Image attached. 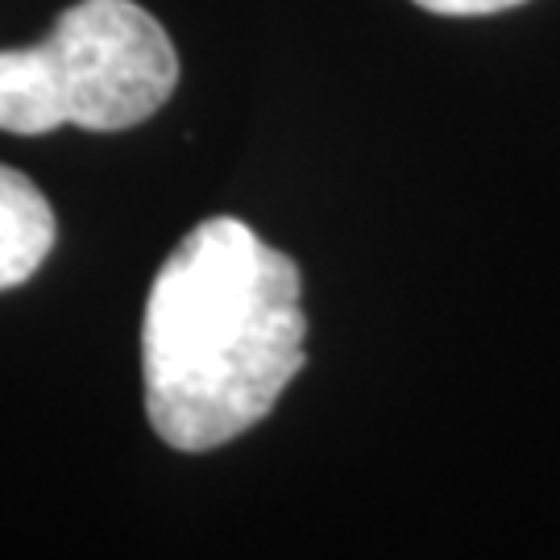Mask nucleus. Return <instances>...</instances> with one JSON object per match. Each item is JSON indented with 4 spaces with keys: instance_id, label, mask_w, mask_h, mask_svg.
Listing matches in <instances>:
<instances>
[{
    "instance_id": "1",
    "label": "nucleus",
    "mask_w": 560,
    "mask_h": 560,
    "mask_svg": "<svg viewBox=\"0 0 560 560\" xmlns=\"http://www.w3.org/2000/svg\"><path fill=\"white\" fill-rule=\"evenodd\" d=\"M300 266L233 217L196 224L154 275L141 320L150 428L208 453L261 423L307 361Z\"/></svg>"
},
{
    "instance_id": "2",
    "label": "nucleus",
    "mask_w": 560,
    "mask_h": 560,
    "mask_svg": "<svg viewBox=\"0 0 560 560\" xmlns=\"http://www.w3.org/2000/svg\"><path fill=\"white\" fill-rule=\"evenodd\" d=\"M175 83L179 55L154 13L133 0H80L38 46L0 50V129L117 133L154 117Z\"/></svg>"
},
{
    "instance_id": "3",
    "label": "nucleus",
    "mask_w": 560,
    "mask_h": 560,
    "mask_svg": "<svg viewBox=\"0 0 560 560\" xmlns=\"http://www.w3.org/2000/svg\"><path fill=\"white\" fill-rule=\"evenodd\" d=\"M55 249V212L34 179L0 166V291L34 279Z\"/></svg>"
},
{
    "instance_id": "4",
    "label": "nucleus",
    "mask_w": 560,
    "mask_h": 560,
    "mask_svg": "<svg viewBox=\"0 0 560 560\" xmlns=\"http://www.w3.org/2000/svg\"><path fill=\"white\" fill-rule=\"evenodd\" d=\"M416 4L428 13H441V18H490V13H506L527 0H416Z\"/></svg>"
}]
</instances>
